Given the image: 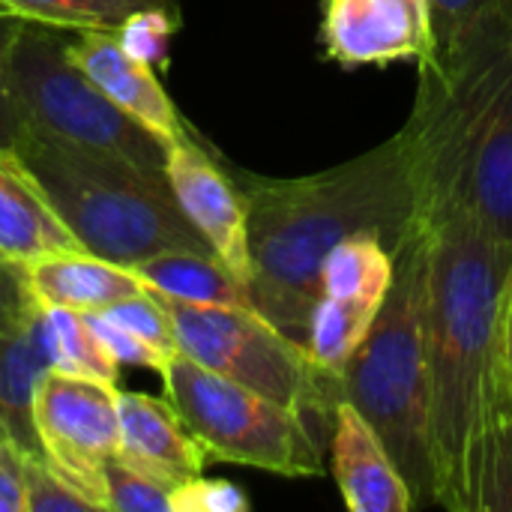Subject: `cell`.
<instances>
[{
	"mask_svg": "<svg viewBox=\"0 0 512 512\" xmlns=\"http://www.w3.org/2000/svg\"><path fill=\"white\" fill-rule=\"evenodd\" d=\"M426 228L435 507L512 510V411L501 369V297L512 249L468 213Z\"/></svg>",
	"mask_w": 512,
	"mask_h": 512,
	"instance_id": "obj_1",
	"label": "cell"
},
{
	"mask_svg": "<svg viewBox=\"0 0 512 512\" xmlns=\"http://www.w3.org/2000/svg\"><path fill=\"white\" fill-rule=\"evenodd\" d=\"M246 198L252 309L306 345L321 264L354 234H375L396 255L423 225L411 156L396 132L384 144L309 177H261L231 168Z\"/></svg>",
	"mask_w": 512,
	"mask_h": 512,
	"instance_id": "obj_2",
	"label": "cell"
},
{
	"mask_svg": "<svg viewBox=\"0 0 512 512\" xmlns=\"http://www.w3.org/2000/svg\"><path fill=\"white\" fill-rule=\"evenodd\" d=\"M420 81L399 129L423 225L459 213L468 177L495 132L512 78V0H501L417 63Z\"/></svg>",
	"mask_w": 512,
	"mask_h": 512,
	"instance_id": "obj_3",
	"label": "cell"
},
{
	"mask_svg": "<svg viewBox=\"0 0 512 512\" xmlns=\"http://www.w3.org/2000/svg\"><path fill=\"white\" fill-rule=\"evenodd\" d=\"M84 252L135 267L162 252H210L183 216L168 174L63 144L24 126L12 159Z\"/></svg>",
	"mask_w": 512,
	"mask_h": 512,
	"instance_id": "obj_4",
	"label": "cell"
},
{
	"mask_svg": "<svg viewBox=\"0 0 512 512\" xmlns=\"http://www.w3.org/2000/svg\"><path fill=\"white\" fill-rule=\"evenodd\" d=\"M384 306L342 369L345 399L381 435L405 474L417 507H435V453L429 423V228L417 225L396 249Z\"/></svg>",
	"mask_w": 512,
	"mask_h": 512,
	"instance_id": "obj_5",
	"label": "cell"
},
{
	"mask_svg": "<svg viewBox=\"0 0 512 512\" xmlns=\"http://www.w3.org/2000/svg\"><path fill=\"white\" fill-rule=\"evenodd\" d=\"M69 30L18 18L6 42V81L27 129L165 174L168 144L123 114L69 57Z\"/></svg>",
	"mask_w": 512,
	"mask_h": 512,
	"instance_id": "obj_6",
	"label": "cell"
},
{
	"mask_svg": "<svg viewBox=\"0 0 512 512\" xmlns=\"http://www.w3.org/2000/svg\"><path fill=\"white\" fill-rule=\"evenodd\" d=\"M165 396L216 462L279 477H321L330 465V432L207 366L174 354L162 372Z\"/></svg>",
	"mask_w": 512,
	"mask_h": 512,
	"instance_id": "obj_7",
	"label": "cell"
},
{
	"mask_svg": "<svg viewBox=\"0 0 512 512\" xmlns=\"http://www.w3.org/2000/svg\"><path fill=\"white\" fill-rule=\"evenodd\" d=\"M156 297L171 318L180 354L333 429L336 408L345 402L342 372L321 366L306 345L288 339L249 306Z\"/></svg>",
	"mask_w": 512,
	"mask_h": 512,
	"instance_id": "obj_8",
	"label": "cell"
},
{
	"mask_svg": "<svg viewBox=\"0 0 512 512\" xmlns=\"http://www.w3.org/2000/svg\"><path fill=\"white\" fill-rule=\"evenodd\" d=\"M33 423L42 456L96 512L105 507V465L120 450L117 384L48 369L36 387Z\"/></svg>",
	"mask_w": 512,
	"mask_h": 512,
	"instance_id": "obj_9",
	"label": "cell"
},
{
	"mask_svg": "<svg viewBox=\"0 0 512 512\" xmlns=\"http://www.w3.org/2000/svg\"><path fill=\"white\" fill-rule=\"evenodd\" d=\"M165 174L183 216L198 228L213 255L246 285L249 279V228L246 198L231 168L189 129L168 144Z\"/></svg>",
	"mask_w": 512,
	"mask_h": 512,
	"instance_id": "obj_10",
	"label": "cell"
},
{
	"mask_svg": "<svg viewBox=\"0 0 512 512\" xmlns=\"http://www.w3.org/2000/svg\"><path fill=\"white\" fill-rule=\"evenodd\" d=\"M321 42L345 69L420 63L435 48L429 0H324Z\"/></svg>",
	"mask_w": 512,
	"mask_h": 512,
	"instance_id": "obj_11",
	"label": "cell"
},
{
	"mask_svg": "<svg viewBox=\"0 0 512 512\" xmlns=\"http://www.w3.org/2000/svg\"><path fill=\"white\" fill-rule=\"evenodd\" d=\"M69 57L123 114L162 144H174L189 132V123L159 84L153 66L132 57L117 30H78V36L69 39Z\"/></svg>",
	"mask_w": 512,
	"mask_h": 512,
	"instance_id": "obj_12",
	"label": "cell"
},
{
	"mask_svg": "<svg viewBox=\"0 0 512 512\" xmlns=\"http://www.w3.org/2000/svg\"><path fill=\"white\" fill-rule=\"evenodd\" d=\"M330 471L351 512H411L414 492L381 435L345 399L330 432Z\"/></svg>",
	"mask_w": 512,
	"mask_h": 512,
	"instance_id": "obj_13",
	"label": "cell"
},
{
	"mask_svg": "<svg viewBox=\"0 0 512 512\" xmlns=\"http://www.w3.org/2000/svg\"><path fill=\"white\" fill-rule=\"evenodd\" d=\"M117 459L177 489L204 474L207 450L180 420L177 408L159 396L120 393V450Z\"/></svg>",
	"mask_w": 512,
	"mask_h": 512,
	"instance_id": "obj_14",
	"label": "cell"
},
{
	"mask_svg": "<svg viewBox=\"0 0 512 512\" xmlns=\"http://www.w3.org/2000/svg\"><path fill=\"white\" fill-rule=\"evenodd\" d=\"M30 297L42 309L99 312L117 300L147 291L132 267L84 249H57L21 264Z\"/></svg>",
	"mask_w": 512,
	"mask_h": 512,
	"instance_id": "obj_15",
	"label": "cell"
},
{
	"mask_svg": "<svg viewBox=\"0 0 512 512\" xmlns=\"http://www.w3.org/2000/svg\"><path fill=\"white\" fill-rule=\"evenodd\" d=\"M51 369L42 309L9 333H0V438L21 447L27 456H42L33 423V399L42 375Z\"/></svg>",
	"mask_w": 512,
	"mask_h": 512,
	"instance_id": "obj_16",
	"label": "cell"
},
{
	"mask_svg": "<svg viewBox=\"0 0 512 512\" xmlns=\"http://www.w3.org/2000/svg\"><path fill=\"white\" fill-rule=\"evenodd\" d=\"M57 249H81L60 216L12 159H0V258L27 264Z\"/></svg>",
	"mask_w": 512,
	"mask_h": 512,
	"instance_id": "obj_17",
	"label": "cell"
},
{
	"mask_svg": "<svg viewBox=\"0 0 512 512\" xmlns=\"http://www.w3.org/2000/svg\"><path fill=\"white\" fill-rule=\"evenodd\" d=\"M153 294L201 303V306H249L246 285L210 252H162L132 267Z\"/></svg>",
	"mask_w": 512,
	"mask_h": 512,
	"instance_id": "obj_18",
	"label": "cell"
},
{
	"mask_svg": "<svg viewBox=\"0 0 512 512\" xmlns=\"http://www.w3.org/2000/svg\"><path fill=\"white\" fill-rule=\"evenodd\" d=\"M396 273V258L375 234H354L327 252L321 264V297L384 300Z\"/></svg>",
	"mask_w": 512,
	"mask_h": 512,
	"instance_id": "obj_19",
	"label": "cell"
},
{
	"mask_svg": "<svg viewBox=\"0 0 512 512\" xmlns=\"http://www.w3.org/2000/svg\"><path fill=\"white\" fill-rule=\"evenodd\" d=\"M384 300H366V297H321L312 312L309 354L327 366L342 372L345 363L354 357V351L369 336Z\"/></svg>",
	"mask_w": 512,
	"mask_h": 512,
	"instance_id": "obj_20",
	"label": "cell"
},
{
	"mask_svg": "<svg viewBox=\"0 0 512 512\" xmlns=\"http://www.w3.org/2000/svg\"><path fill=\"white\" fill-rule=\"evenodd\" d=\"M45 345L51 357V369L117 384L120 363L105 351L102 339L90 327L84 312L75 309H42Z\"/></svg>",
	"mask_w": 512,
	"mask_h": 512,
	"instance_id": "obj_21",
	"label": "cell"
},
{
	"mask_svg": "<svg viewBox=\"0 0 512 512\" xmlns=\"http://www.w3.org/2000/svg\"><path fill=\"white\" fill-rule=\"evenodd\" d=\"M0 9L18 18L42 21L63 30H120V24L141 9H174L177 0H0Z\"/></svg>",
	"mask_w": 512,
	"mask_h": 512,
	"instance_id": "obj_22",
	"label": "cell"
},
{
	"mask_svg": "<svg viewBox=\"0 0 512 512\" xmlns=\"http://www.w3.org/2000/svg\"><path fill=\"white\" fill-rule=\"evenodd\" d=\"M174 489L156 477L111 459L105 465V507L108 512H171Z\"/></svg>",
	"mask_w": 512,
	"mask_h": 512,
	"instance_id": "obj_23",
	"label": "cell"
},
{
	"mask_svg": "<svg viewBox=\"0 0 512 512\" xmlns=\"http://www.w3.org/2000/svg\"><path fill=\"white\" fill-rule=\"evenodd\" d=\"M177 30H180V12H174V9H141V12H132L120 24L117 36L132 57L150 63L153 69H165L168 66V48H171V39Z\"/></svg>",
	"mask_w": 512,
	"mask_h": 512,
	"instance_id": "obj_24",
	"label": "cell"
},
{
	"mask_svg": "<svg viewBox=\"0 0 512 512\" xmlns=\"http://www.w3.org/2000/svg\"><path fill=\"white\" fill-rule=\"evenodd\" d=\"M99 312L108 315L111 321H117L120 327L132 330L135 336H141L144 342H150L162 354H168V357L177 354V336H174L171 318H168L165 306L159 303V297L153 291L132 294V297L117 300V303H111V306H105Z\"/></svg>",
	"mask_w": 512,
	"mask_h": 512,
	"instance_id": "obj_25",
	"label": "cell"
},
{
	"mask_svg": "<svg viewBox=\"0 0 512 512\" xmlns=\"http://www.w3.org/2000/svg\"><path fill=\"white\" fill-rule=\"evenodd\" d=\"M27 512H96V507L48 459L27 456Z\"/></svg>",
	"mask_w": 512,
	"mask_h": 512,
	"instance_id": "obj_26",
	"label": "cell"
},
{
	"mask_svg": "<svg viewBox=\"0 0 512 512\" xmlns=\"http://www.w3.org/2000/svg\"><path fill=\"white\" fill-rule=\"evenodd\" d=\"M90 327L96 330V336L102 339L105 351L120 363V366H144V369H153V372H165L171 357L162 354L159 348H153L150 342H144L141 336H135L132 330L120 327L117 321H111L108 315L102 312H84Z\"/></svg>",
	"mask_w": 512,
	"mask_h": 512,
	"instance_id": "obj_27",
	"label": "cell"
},
{
	"mask_svg": "<svg viewBox=\"0 0 512 512\" xmlns=\"http://www.w3.org/2000/svg\"><path fill=\"white\" fill-rule=\"evenodd\" d=\"M249 498L228 480H207L204 474L183 480L171 495V512H246Z\"/></svg>",
	"mask_w": 512,
	"mask_h": 512,
	"instance_id": "obj_28",
	"label": "cell"
},
{
	"mask_svg": "<svg viewBox=\"0 0 512 512\" xmlns=\"http://www.w3.org/2000/svg\"><path fill=\"white\" fill-rule=\"evenodd\" d=\"M36 309L42 306L30 297L21 264L0 258V333L24 327Z\"/></svg>",
	"mask_w": 512,
	"mask_h": 512,
	"instance_id": "obj_29",
	"label": "cell"
},
{
	"mask_svg": "<svg viewBox=\"0 0 512 512\" xmlns=\"http://www.w3.org/2000/svg\"><path fill=\"white\" fill-rule=\"evenodd\" d=\"M12 21L15 15H0V159H15L24 138V120L6 81V42L12 33Z\"/></svg>",
	"mask_w": 512,
	"mask_h": 512,
	"instance_id": "obj_30",
	"label": "cell"
},
{
	"mask_svg": "<svg viewBox=\"0 0 512 512\" xmlns=\"http://www.w3.org/2000/svg\"><path fill=\"white\" fill-rule=\"evenodd\" d=\"M0 512H27V453L0 438Z\"/></svg>",
	"mask_w": 512,
	"mask_h": 512,
	"instance_id": "obj_31",
	"label": "cell"
},
{
	"mask_svg": "<svg viewBox=\"0 0 512 512\" xmlns=\"http://www.w3.org/2000/svg\"><path fill=\"white\" fill-rule=\"evenodd\" d=\"M501 0H429V18H432V36L435 45L456 36L468 21L483 15L486 9L498 6Z\"/></svg>",
	"mask_w": 512,
	"mask_h": 512,
	"instance_id": "obj_32",
	"label": "cell"
},
{
	"mask_svg": "<svg viewBox=\"0 0 512 512\" xmlns=\"http://www.w3.org/2000/svg\"><path fill=\"white\" fill-rule=\"evenodd\" d=\"M501 369H504V390L512 411V270L501 297Z\"/></svg>",
	"mask_w": 512,
	"mask_h": 512,
	"instance_id": "obj_33",
	"label": "cell"
},
{
	"mask_svg": "<svg viewBox=\"0 0 512 512\" xmlns=\"http://www.w3.org/2000/svg\"><path fill=\"white\" fill-rule=\"evenodd\" d=\"M0 15H9V12H6V9H0Z\"/></svg>",
	"mask_w": 512,
	"mask_h": 512,
	"instance_id": "obj_34",
	"label": "cell"
}]
</instances>
